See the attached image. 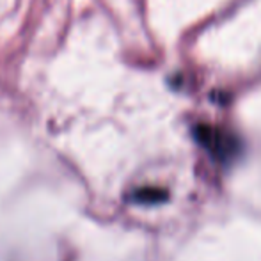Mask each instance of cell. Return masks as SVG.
Segmentation results:
<instances>
[{
	"mask_svg": "<svg viewBox=\"0 0 261 261\" xmlns=\"http://www.w3.org/2000/svg\"><path fill=\"white\" fill-rule=\"evenodd\" d=\"M134 199L141 204H156L167 199V192L158 187H144L134 192Z\"/></svg>",
	"mask_w": 261,
	"mask_h": 261,
	"instance_id": "cell-1",
	"label": "cell"
}]
</instances>
